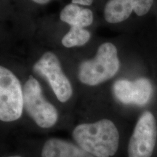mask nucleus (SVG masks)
Here are the masks:
<instances>
[{
  "instance_id": "obj_14",
  "label": "nucleus",
  "mask_w": 157,
  "mask_h": 157,
  "mask_svg": "<svg viewBox=\"0 0 157 157\" xmlns=\"http://www.w3.org/2000/svg\"><path fill=\"white\" fill-rule=\"evenodd\" d=\"M6 157H22L21 156H6Z\"/></svg>"
},
{
  "instance_id": "obj_6",
  "label": "nucleus",
  "mask_w": 157,
  "mask_h": 157,
  "mask_svg": "<svg viewBox=\"0 0 157 157\" xmlns=\"http://www.w3.org/2000/svg\"><path fill=\"white\" fill-rule=\"evenodd\" d=\"M157 127L154 116L146 111L135 125L128 145V157H151L156 142Z\"/></svg>"
},
{
  "instance_id": "obj_3",
  "label": "nucleus",
  "mask_w": 157,
  "mask_h": 157,
  "mask_svg": "<svg viewBox=\"0 0 157 157\" xmlns=\"http://www.w3.org/2000/svg\"><path fill=\"white\" fill-rule=\"evenodd\" d=\"M23 109L42 128H50L56 124L58 113L56 107L45 99L39 82L29 76L23 90Z\"/></svg>"
},
{
  "instance_id": "obj_13",
  "label": "nucleus",
  "mask_w": 157,
  "mask_h": 157,
  "mask_svg": "<svg viewBox=\"0 0 157 157\" xmlns=\"http://www.w3.org/2000/svg\"><path fill=\"white\" fill-rule=\"evenodd\" d=\"M34 2L38 3V4H42V5H44V4L48 3L50 0H32Z\"/></svg>"
},
{
  "instance_id": "obj_5",
  "label": "nucleus",
  "mask_w": 157,
  "mask_h": 157,
  "mask_svg": "<svg viewBox=\"0 0 157 157\" xmlns=\"http://www.w3.org/2000/svg\"><path fill=\"white\" fill-rule=\"evenodd\" d=\"M33 68L35 72L47 78L59 101L65 103L70 99L73 89L56 55L51 52H45Z\"/></svg>"
},
{
  "instance_id": "obj_12",
  "label": "nucleus",
  "mask_w": 157,
  "mask_h": 157,
  "mask_svg": "<svg viewBox=\"0 0 157 157\" xmlns=\"http://www.w3.org/2000/svg\"><path fill=\"white\" fill-rule=\"evenodd\" d=\"M93 0H72V4L82 5H91Z\"/></svg>"
},
{
  "instance_id": "obj_1",
  "label": "nucleus",
  "mask_w": 157,
  "mask_h": 157,
  "mask_svg": "<svg viewBox=\"0 0 157 157\" xmlns=\"http://www.w3.org/2000/svg\"><path fill=\"white\" fill-rule=\"evenodd\" d=\"M73 137L80 148L95 157L113 156L119 148V131L109 119L78 125Z\"/></svg>"
},
{
  "instance_id": "obj_4",
  "label": "nucleus",
  "mask_w": 157,
  "mask_h": 157,
  "mask_svg": "<svg viewBox=\"0 0 157 157\" xmlns=\"http://www.w3.org/2000/svg\"><path fill=\"white\" fill-rule=\"evenodd\" d=\"M23 110L21 84L15 74L0 66V121L17 120Z\"/></svg>"
},
{
  "instance_id": "obj_10",
  "label": "nucleus",
  "mask_w": 157,
  "mask_h": 157,
  "mask_svg": "<svg viewBox=\"0 0 157 157\" xmlns=\"http://www.w3.org/2000/svg\"><path fill=\"white\" fill-rule=\"evenodd\" d=\"M60 18L71 26L84 28L93 23V14L90 9L82 8L77 5L71 3L62 10Z\"/></svg>"
},
{
  "instance_id": "obj_8",
  "label": "nucleus",
  "mask_w": 157,
  "mask_h": 157,
  "mask_svg": "<svg viewBox=\"0 0 157 157\" xmlns=\"http://www.w3.org/2000/svg\"><path fill=\"white\" fill-rule=\"evenodd\" d=\"M154 0H109L105 7V19L110 23L122 22L135 11L139 16L148 13Z\"/></svg>"
},
{
  "instance_id": "obj_2",
  "label": "nucleus",
  "mask_w": 157,
  "mask_h": 157,
  "mask_svg": "<svg viewBox=\"0 0 157 157\" xmlns=\"http://www.w3.org/2000/svg\"><path fill=\"white\" fill-rule=\"evenodd\" d=\"M117 48L112 43L102 44L96 56L82 62L78 68V78L82 83L95 86L112 78L119 69Z\"/></svg>"
},
{
  "instance_id": "obj_11",
  "label": "nucleus",
  "mask_w": 157,
  "mask_h": 157,
  "mask_svg": "<svg viewBox=\"0 0 157 157\" xmlns=\"http://www.w3.org/2000/svg\"><path fill=\"white\" fill-rule=\"evenodd\" d=\"M90 39V33L82 27L71 26L68 32L62 39V44L66 48L82 46Z\"/></svg>"
},
{
  "instance_id": "obj_9",
  "label": "nucleus",
  "mask_w": 157,
  "mask_h": 157,
  "mask_svg": "<svg viewBox=\"0 0 157 157\" xmlns=\"http://www.w3.org/2000/svg\"><path fill=\"white\" fill-rule=\"evenodd\" d=\"M42 157H95L68 141L60 139H49L42 149Z\"/></svg>"
},
{
  "instance_id": "obj_7",
  "label": "nucleus",
  "mask_w": 157,
  "mask_h": 157,
  "mask_svg": "<svg viewBox=\"0 0 157 157\" xmlns=\"http://www.w3.org/2000/svg\"><path fill=\"white\" fill-rule=\"evenodd\" d=\"M113 93L120 103L125 105H146L151 98L153 88L147 78H141L134 82L118 80L113 86Z\"/></svg>"
}]
</instances>
